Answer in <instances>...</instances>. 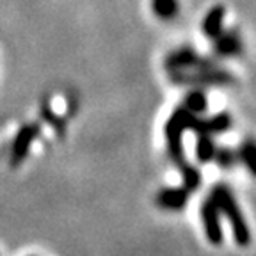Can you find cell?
Wrapping results in <instances>:
<instances>
[{
	"mask_svg": "<svg viewBox=\"0 0 256 256\" xmlns=\"http://www.w3.org/2000/svg\"><path fill=\"white\" fill-rule=\"evenodd\" d=\"M196 155H198V160L206 164L210 160L214 158L216 155V144L206 134H200V139H198V146H196Z\"/></svg>",
	"mask_w": 256,
	"mask_h": 256,
	"instance_id": "5",
	"label": "cell"
},
{
	"mask_svg": "<svg viewBox=\"0 0 256 256\" xmlns=\"http://www.w3.org/2000/svg\"><path fill=\"white\" fill-rule=\"evenodd\" d=\"M210 198H212L214 203L217 204L219 212L232 222L233 236H235L236 244H238L240 248L249 246V242H251V232H249V226L244 219V214H242V210H240L238 204H236L232 190H230L226 185H216V187L212 188Z\"/></svg>",
	"mask_w": 256,
	"mask_h": 256,
	"instance_id": "1",
	"label": "cell"
},
{
	"mask_svg": "<svg viewBox=\"0 0 256 256\" xmlns=\"http://www.w3.org/2000/svg\"><path fill=\"white\" fill-rule=\"evenodd\" d=\"M188 196H190V192L185 187L162 188V190L156 194L155 201L158 206L166 208V210H182L184 206H187Z\"/></svg>",
	"mask_w": 256,
	"mask_h": 256,
	"instance_id": "3",
	"label": "cell"
},
{
	"mask_svg": "<svg viewBox=\"0 0 256 256\" xmlns=\"http://www.w3.org/2000/svg\"><path fill=\"white\" fill-rule=\"evenodd\" d=\"M214 158H216L217 164H219L220 168H224V169L233 168V166H235V162H236V155L232 152V150H226V148L219 150V152L216 150V155H214Z\"/></svg>",
	"mask_w": 256,
	"mask_h": 256,
	"instance_id": "8",
	"label": "cell"
},
{
	"mask_svg": "<svg viewBox=\"0 0 256 256\" xmlns=\"http://www.w3.org/2000/svg\"><path fill=\"white\" fill-rule=\"evenodd\" d=\"M36 136H38L36 126L22 128L20 134H18V137H16V140H14V146H12V156H11L12 166H18L22 160L25 158L28 148H30V142L34 140V137Z\"/></svg>",
	"mask_w": 256,
	"mask_h": 256,
	"instance_id": "4",
	"label": "cell"
},
{
	"mask_svg": "<svg viewBox=\"0 0 256 256\" xmlns=\"http://www.w3.org/2000/svg\"><path fill=\"white\" fill-rule=\"evenodd\" d=\"M178 168H180L182 178H184V187L187 188L188 192H194L196 188H200V185H201V174H200V171H198L196 168L188 166L187 162L180 164Z\"/></svg>",
	"mask_w": 256,
	"mask_h": 256,
	"instance_id": "6",
	"label": "cell"
},
{
	"mask_svg": "<svg viewBox=\"0 0 256 256\" xmlns=\"http://www.w3.org/2000/svg\"><path fill=\"white\" fill-rule=\"evenodd\" d=\"M201 219H203L204 233L206 238L210 240V244L220 246L222 242V228H220V212L217 204L214 203L212 198H208L203 204H201Z\"/></svg>",
	"mask_w": 256,
	"mask_h": 256,
	"instance_id": "2",
	"label": "cell"
},
{
	"mask_svg": "<svg viewBox=\"0 0 256 256\" xmlns=\"http://www.w3.org/2000/svg\"><path fill=\"white\" fill-rule=\"evenodd\" d=\"M240 158L244 160V164L251 171L252 176H256V142L254 140H248V142L240 148Z\"/></svg>",
	"mask_w": 256,
	"mask_h": 256,
	"instance_id": "7",
	"label": "cell"
}]
</instances>
